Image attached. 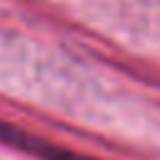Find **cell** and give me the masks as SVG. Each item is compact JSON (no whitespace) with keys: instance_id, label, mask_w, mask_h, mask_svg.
I'll return each mask as SVG.
<instances>
[{"instance_id":"6da1fadb","label":"cell","mask_w":160,"mask_h":160,"mask_svg":"<svg viewBox=\"0 0 160 160\" xmlns=\"http://www.w3.org/2000/svg\"><path fill=\"white\" fill-rule=\"evenodd\" d=\"M0 142L12 145V148H18L28 155H35L40 160H95V158H88V155H78V152H72L62 145L35 138V135L25 132L22 128H15V125L2 122V120H0Z\"/></svg>"}]
</instances>
